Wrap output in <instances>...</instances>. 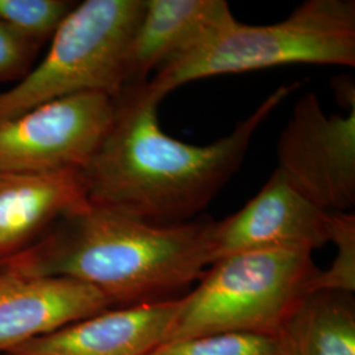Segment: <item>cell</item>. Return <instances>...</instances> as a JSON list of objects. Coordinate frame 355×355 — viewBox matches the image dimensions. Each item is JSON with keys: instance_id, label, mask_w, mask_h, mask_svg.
<instances>
[{"instance_id": "2", "label": "cell", "mask_w": 355, "mask_h": 355, "mask_svg": "<svg viewBox=\"0 0 355 355\" xmlns=\"http://www.w3.org/2000/svg\"><path fill=\"white\" fill-rule=\"evenodd\" d=\"M214 224L157 225L89 203L57 221L0 271L78 280L116 308L170 300L212 265Z\"/></svg>"}, {"instance_id": "1", "label": "cell", "mask_w": 355, "mask_h": 355, "mask_svg": "<svg viewBox=\"0 0 355 355\" xmlns=\"http://www.w3.org/2000/svg\"><path fill=\"white\" fill-rule=\"evenodd\" d=\"M296 87L280 86L208 145L170 137L159 125L158 104L139 89L121 94L114 123L83 170L89 203L157 225L192 221L237 173L258 129Z\"/></svg>"}, {"instance_id": "4", "label": "cell", "mask_w": 355, "mask_h": 355, "mask_svg": "<svg viewBox=\"0 0 355 355\" xmlns=\"http://www.w3.org/2000/svg\"><path fill=\"white\" fill-rule=\"evenodd\" d=\"M205 270L166 343L225 331L277 334L318 274L308 249L230 254Z\"/></svg>"}, {"instance_id": "15", "label": "cell", "mask_w": 355, "mask_h": 355, "mask_svg": "<svg viewBox=\"0 0 355 355\" xmlns=\"http://www.w3.org/2000/svg\"><path fill=\"white\" fill-rule=\"evenodd\" d=\"M76 4L66 0H0V23L40 46L53 37Z\"/></svg>"}, {"instance_id": "5", "label": "cell", "mask_w": 355, "mask_h": 355, "mask_svg": "<svg viewBox=\"0 0 355 355\" xmlns=\"http://www.w3.org/2000/svg\"><path fill=\"white\" fill-rule=\"evenodd\" d=\"M145 0H86L64 17L42 61L0 94V123L60 98L123 91L124 60Z\"/></svg>"}, {"instance_id": "9", "label": "cell", "mask_w": 355, "mask_h": 355, "mask_svg": "<svg viewBox=\"0 0 355 355\" xmlns=\"http://www.w3.org/2000/svg\"><path fill=\"white\" fill-rule=\"evenodd\" d=\"M182 297L110 308L4 355H148L174 329Z\"/></svg>"}, {"instance_id": "10", "label": "cell", "mask_w": 355, "mask_h": 355, "mask_svg": "<svg viewBox=\"0 0 355 355\" xmlns=\"http://www.w3.org/2000/svg\"><path fill=\"white\" fill-rule=\"evenodd\" d=\"M110 308L102 292L78 280L0 271V353Z\"/></svg>"}, {"instance_id": "17", "label": "cell", "mask_w": 355, "mask_h": 355, "mask_svg": "<svg viewBox=\"0 0 355 355\" xmlns=\"http://www.w3.org/2000/svg\"><path fill=\"white\" fill-rule=\"evenodd\" d=\"M37 48L0 23V82L26 76Z\"/></svg>"}, {"instance_id": "14", "label": "cell", "mask_w": 355, "mask_h": 355, "mask_svg": "<svg viewBox=\"0 0 355 355\" xmlns=\"http://www.w3.org/2000/svg\"><path fill=\"white\" fill-rule=\"evenodd\" d=\"M148 355H283L277 334L225 331L162 343Z\"/></svg>"}, {"instance_id": "13", "label": "cell", "mask_w": 355, "mask_h": 355, "mask_svg": "<svg viewBox=\"0 0 355 355\" xmlns=\"http://www.w3.org/2000/svg\"><path fill=\"white\" fill-rule=\"evenodd\" d=\"M283 355H355L353 293L305 295L278 333Z\"/></svg>"}, {"instance_id": "6", "label": "cell", "mask_w": 355, "mask_h": 355, "mask_svg": "<svg viewBox=\"0 0 355 355\" xmlns=\"http://www.w3.org/2000/svg\"><path fill=\"white\" fill-rule=\"evenodd\" d=\"M116 102L103 92L60 98L0 123V171H82L114 123Z\"/></svg>"}, {"instance_id": "16", "label": "cell", "mask_w": 355, "mask_h": 355, "mask_svg": "<svg viewBox=\"0 0 355 355\" xmlns=\"http://www.w3.org/2000/svg\"><path fill=\"white\" fill-rule=\"evenodd\" d=\"M329 242L336 246L334 261L327 271H318L311 292L355 291V216L353 212H331ZM309 292V293H311Z\"/></svg>"}, {"instance_id": "7", "label": "cell", "mask_w": 355, "mask_h": 355, "mask_svg": "<svg viewBox=\"0 0 355 355\" xmlns=\"http://www.w3.org/2000/svg\"><path fill=\"white\" fill-rule=\"evenodd\" d=\"M277 171L311 203L327 212L355 205V107L327 114L318 95L295 103L277 141Z\"/></svg>"}, {"instance_id": "3", "label": "cell", "mask_w": 355, "mask_h": 355, "mask_svg": "<svg viewBox=\"0 0 355 355\" xmlns=\"http://www.w3.org/2000/svg\"><path fill=\"white\" fill-rule=\"evenodd\" d=\"M296 64L354 67V0H306L267 26L234 19L159 69L139 91L159 105L193 80Z\"/></svg>"}, {"instance_id": "12", "label": "cell", "mask_w": 355, "mask_h": 355, "mask_svg": "<svg viewBox=\"0 0 355 355\" xmlns=\"http://www.w3.org/2000/svg\"><path fill=\"white\" fill-rule=\"evenodd\" d=\"M89 203L82 171H0V266Z\"/></svg>"}, {"instance_id": "11", "label": "cell", "mask_w": 355, "mask_h": 355, "mask_svg": "<svg viewBox=\"0 0 355 355\" xmlns=\"http://www.w3.org/2000/svg\"><path fill=\"white\" fill-rule=\"evenodd\" d=\"M234 19L225 0H145L125 53L121 94L142 89L159 69Z\"/></svg>"}, {"instance_id": "8", "label": "cell", "mask_w": 355, "mask_h": 355, "mask_svg": "<svg viewBox=\"0 0 355 355\" xmlns=\"http://www.w3.org/2000/svg\"><path fill=\"white\" fill-rule=\"evenodd\" d=\"M330 214L311 203L274 170L239 212L215 221L214 262L230 254L262 249L313 252L329 242Z\"/></svg>"}]
</instances>
